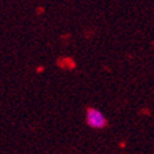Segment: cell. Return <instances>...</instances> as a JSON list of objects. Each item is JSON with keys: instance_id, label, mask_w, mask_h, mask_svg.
<instances>
[{"instance_id": "obj_1", "label": "cell", "mask_w": 154, "mask_h": 154, "mask_svg": "<svg viewBox=\"0 0 154 154\" xmlns=\"http://www.w3.org/2000/svg\"><path fill=\"white\" fill-rule=\"evenodd\" d=\"M86 122L91 128H104L107 121L101 111L94 107H89L86 111Z\"/></svg>"}]
</instances>
